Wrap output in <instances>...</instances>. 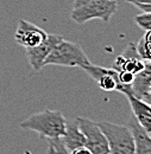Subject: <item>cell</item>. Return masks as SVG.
Returning <instances> with one entry per match:
<instances>
[{"label": "cell", "instance_id": "52a82bcc", "mask_svg": "<svg viewBox=\"0 0 151 154\" xmlns=\"http://www.w3.org/2000/svg\"><path fill=\"white\" fill-rule=\"evenodd\" d=\"M63 37L55 33H48L47 38L44 42H42L39 45L35 48H29L25 49V55L26 59L31 66V69L34 70V72H39L43 68H44V60L48 57V55L50 54V51L53 50V48L56 45L59 40H62Z\"/></svg>", "mask_w": 151, "mask_h": 154}, {"label": "cell", "instance_id": "277c9868", "mask_svg": "<svg viewBox=\"0 0 151 154\" xmlns=\"http://www.w3.org/2000/svg\"><path fill=\"white\" fill-rule=\"evenodd\" d=\"M96 123L107 139L110 153L134 154V141L127 125H117L107 121Z\"/></svg>", "mask_w": 151, "mask_h": 154}, {"label": "cell", "instance_id": "2e32d148", "mask_svg": "<svg viewBox=\"0 0 151 154\" xmlns=\"http://www.w3.org/2000/svg\"><path fill=\"white\" fill-rule=\"evenodd\" d=\"M126 1L132 4L134 7L139 8L142 12L151 13V0H126Z\"/></svg>", "mask_w": 151, "mask_h": 154}, {"label": "cell", "instance_id": "7a4b0ae2", "mask_svg": "<svg viewBox=\"0 0 151 154\" xmlns=\"http://www.w3.org/2000/svg\"><path fill=\"white\" fill-rule=\"evenodd\" d=\"M91 60L87 57L86 52L81 45L66 40L63 38L53 48L50 54L44 60L45 65H58V66H77L82 68L83 65L89 64Z\"/></svg>", "mask_w": 151, "mask_h": 154}, {"label": "cell", "instance_id": "ba28073f", "mask_svg": "<svg viewBox=\"0 0 151 154\" xmlns=\"http://www.w3.org/2000/svg\"><path fill=\"white\" fill-rule=\"evenodd\" d=\"M47 36L48 33L39 26L32 24L31 21L20 19L14 33V40L18 45L29 49L39 45L42 42L45 40Z\"/></svg>", "mask_w": 151, "mask_h": 154}, {"label": "cell", "instance_id": "7c38bea8", "mask_svg": "<svg viewBox=\"0 0 151 154\" xmlns=\"http://www.w3.org/2000/svg\"><path fill=\"white\" fill-rule=\"evenodd\" d=\"M61 141H62L63 146L66 147V149L68 151V153H70L75 148L85 146L86 137H85V135H83V133L81 132V129L79 127L77 119L67 120V122H66V132H64L63 136L61 137Z\"/></svg>", "mask_w": 151, "mask_h": 154}, {"label": "cell", "instance_id": "ac0fdd59", "mask_svg": "<svg viewBox=\"0 0 151 154\" xmlns=\"http://www.w3.org/2000/svg\"><path fill=\"white\" fill-rule=\"evenodd\" d=\"M48 142L51 143V145L55 147V149L57 151L58 154H69L68 151L66 149V147L63 146V143H62V141H61V137H59V139H54V140H48Z\"/></svg>", "mask_w": 151, "mask_h": 154}, {"label": "cell", "instance_id": "e0dca14e", "mask_svg": "<svg viewBox=\"0 0 151 154\" xmlns=\"http://www.w3.org/2000/svg\"><path fill=\"white\" fill-rule=\"evenodd\" d=\"M118 75H119V81L121 84H125V85H130L131 82H132L134 75L131 72H127V71H118Z\"/></svg>", "mask_w": 151, "mask_h": 154}, {"label": "cell", "instance_id": "4fadbf2b", "mask_svg": "<svg viewBox=\"0 0 151 154\" xmlns=\"http://www.w3.org/2000/svg\"><path fill=\"white\" fill-rule=\"evenodd\" d=\"M145 66V60L139 57H125L121 54L114 59L113 68L117 71H127L133 75L142 71Z\"/></svg>", "mask_w": 151, "mask_h": 154}, {"label": "cell", "instance_id": "6da1fadb", "mask_svg": "<svg viewBox=\"0 0 151 154\" xmlns=\"http://www.w3.org/2000/svg\"><path fill=\"white\" fill-rule=\"evenodd\" d=\"M67 119L59 110L44 109L24 119L19 127L25 131H32L40 137L54 140L62 137L66 132Z\"/></svg>", "mask_w": 151, "mask_h": 154}, {"label": "cell", "instance_id": "3957f363", "mask_svg": "<svg viewBox=\"0 0 151 154\" xmlns=\"http://www.w3.org/2000/svg\"><path fill=\"white\" fill-rule=\"evenodd\" d=\"M117 11V0H92L74 7L70 13V18L79 25L86 24L93 19H100L105 23H110Z\"/></svg>", "mask_w": 151, "mask_h": 154}, {"label": "cell", "instance_id": "5bb4252c", "mask_svg": "<svg viewBox=\"0 0 151 154\" xmlns=\"http://www.w3.org/2000/svg\"><path fill=\"white\" fill-rule=\"evenodd\" d=\"M151 30L145 31L144 36L140 37L138 43L136 44V50L140 59L143 60H150L151 59Z\"/></svg>", "mask_w": 151, "mask_h": 154}, {"label": "cell", "instance_id": "d6986e66", "mask_svg": "<svg viewBox=\"0 0 151 154\" xmlns=\"http://www.w3.org/2000/svg\"><path fill=\"white\" fill-rule=\"evenodd\" d=\"M69 154H92V152H91L86 146H82V147L75 148L74 151H72Z\"/></svg>", "mask_w": 151, "mask_h": 154}, {"label": "cell", "instance_id": "ffe728a7", "mask_svg": "<svg viewBox=\"0 0 151 154\" xmlns=\"http://www.w3.org/2000/svg\"><path fill=\"white\" fill-rule=\"evenodd\" d=\"M45 154H58V153H57V151L55 149V147H54L51 143L48 142V148H47Z\"/></svg>", "mask_w": 151, "mask_h": 154}, {"label": "cell", "instance_id": "8992f818", "mask_svg": "<svg viewBox=\"0 0 151 154\" xmlns=\"http://www.w3.org/2000/svg\"><path fill=\"white\" fill-rule=\"evenodd\" d=\"M79 127L86 137L85 146L92 154H110V147L105 134L101 132L98 123L87 117H76Z\"/></svg>", "mask_w": 151, "mask_h": 154}, {"label": "cell", "instance_id": "7402d4cb", "mask_svg": "<svg viewBox=\"0 0 151 154\" xmlns=\"http://www.w3.org/2000/svg\"><path fill=\"white\" fill-rule=\"evenodd\" d=\"M110 154H113V153H110Z\"/></svg>", "mask_w": 151, "mask_h": 154}, {"label": "cell", "instance_id": "9a60e30c", "mask_svg": "<svg viewBox=\"0 0 151 154\" xmlns=\"http://www.w3.org/2000/svg\"><path fill=\"white\" fill-rule=\"evenodd\" d=\"M134 21L138 25V27H140L142 30L144 31L151 30V13L142 12L140 14L134 17Z\"/></svg>", "mask_w": 151, "mask_h": 154}, {"label": "cell", "instance_id": "9c48e42d", "mask_svg": "<svg viewBox=\"0 0 151 154\" xmlns=\"http://www.w3.org/2000/svg\"><path fill=\"white\" fill-rule=\"evenodd\" d=\"M132 95L139 100L151 103V63L145 60V66L142 71L136 74L130 84Z\"/></svg>", "mask_w": 151, "mask_h": 154}, {"label": "cell", "instance_id": "44dd1931", "mask_svg": "<svg viewBox=\"0 0 151 154\" xmlns=\"http://www.w3.org/2000/svg\"><path fill=\"white\" fill-rule=\"evenodd\" d=\"M88 1H92V0H74V7H77L80 5H83V4L88 2Z\"/></svg>", "mask_w": 151, "mask_h": 154}, {"label": "cell", "instance_id": "5b68a950", "mask_svg": "<svg viewBox=\"0 0 151 154\" xmlns=\"http://www.w3.org/2000/svg\"><path fill=\"white\" fill-rule=\"evenodd\" d=\"M81 69L104 91H118V93H121L123 95L131 93L130 85H125L120 83L118 71L114 68H105V66L89 63L87 65H83Z\"/></svg>", "mask_w": 151, "mask_h": 154}, {"label": "cell", "instance_id": "30bf717a", "mask_svg": "<svg viewBox=\"0 0 151 154\" xmlns=\"http://www.w3.org/2000/svg\"><path fill=\"white\" fill-rule=\"evenodd\" d=\"M125 97L127 98L131 113L133 117L137 120V122L149 133L151 134V107L149 103L139 100L138 97L132 95V93L125 94Z\"/></svg>", "mask_w": 151, "mask_h": 154}, {"label": "cell", "instance_id": "8fae6325", "mask_svg": "<svg viewBox=\"0 0 151 154\" xmlns=\"http://www.w3.org/2000/svg\"><path fill=\"white\" fill-rule=\"evenodd\" d=\"M127 126L134 141V154H151L150 134L137 122L132 114L127 121Z\"/></svg>", "mask_w": 151, "mask_h": 154}]
</instances>
